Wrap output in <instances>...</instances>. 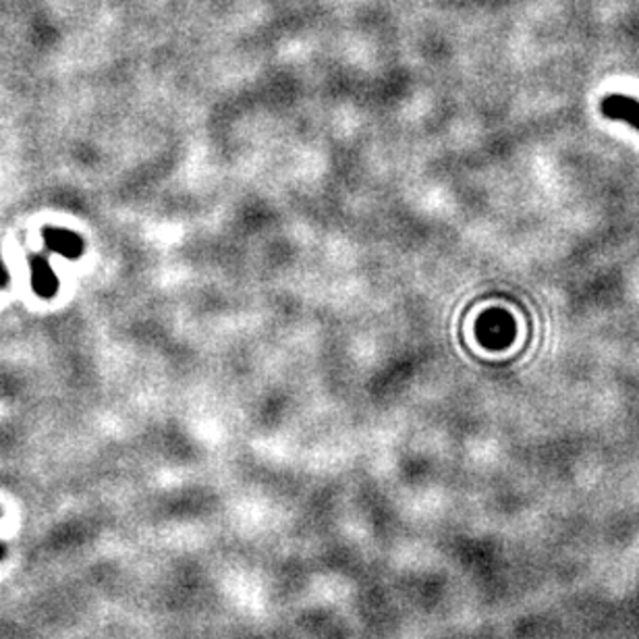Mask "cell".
<instances>
[{
    "label": "cell",
    "mask_w": 639,
    "mask_h": 639,
    "mask_svg": "<svg viewBox=\"0 0 639 639\" xmlns=\"http://www.w3.org/2000/svg\"><path fill=\"white\" fill-rule=\"evenodd\" d=\"M4 283H7V272H4V270H2V266H0V286H2Z\"/></svg>",
    "instance_id": "4"
},
{
    "label": "cell",
    "mask_w": 639,
    "mask_h": 639,
    "mask_svg": "<svg viewBox=\"0 0 639 639\" xmlns=\"http://www.w3.org/2000/svg\"><path fill=\"white\" fill-rule=\"evenodd\" d=\"M31 284L42 297H52L59 291V279L44 260L31 261Z\"/></svg>",
    "instance_id": "3"
},
{
    "label": "cell",
    "mask_w": 639,
    "mask_h": 639,
    "mask_svg": "<svg viewBox=\"0 0 639 639\" xmlns=\"http://www.w3.org/2000/svg\"><path fill=\"white\" fill-rule=\"evenodd\" d=\"M477 336L482 345L500 349L513 341V322L500 311H490L477 322Z\"/></svg>",
    "instance_id": "1"
},
{
    "label": "cell",
    "mask_w": 639,
    "mask_h": 639,
    "mask_svg": "<svg viewBox=\"0 0 639 639\" xmlns=\"http://www.w3.org/2000/svg\"><path fill=\"white\" fill-rule=\"evenodd\" d=\"M44 241L52 252H56L65 258H79L84 252V241L65 229H47Z\"/></svg>",
    "instance_id": "2"
}]
</instances>
